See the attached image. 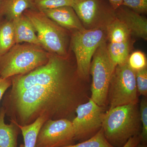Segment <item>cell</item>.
<instances>
[{"label":"cell","mask_w":147,"mask_h":147,"mask_svg":"<svg viewBox=\"0 0 147 147\" xmlns=\"http://www.w3.org/2000/svg\"><path fill=\"white\" fill-rule=\"evenodd\" d=\"M141 142L140 135L134 136L129 139L128 141L123 147H135Z\"/></svg>","instance_id":"obj_28"},{"label":"cell","mask_w":147,"mask_h":147,"mask_svg":"<svg viewBox=\"0 0 147 147\" xmlns=\"http://www.w3.org/2000/svg\"><path fill=\"white\" fill-rule=\"evenodd\" d=\"M135 71L127 64L116 66L108 90L109 109L117 106L139 102Z\"/></svg>","instance_id":"obj_8"},{"label":"cell","mask_w":147,"mask_h":147,"mask_svg":"<svg viewBox=\"0 0 147 147\" xmlns=\"http://www.w3.org/2000/svg\"><path fill=\"white\" fill-rule=\"evenodd\" d=\"M138 103L117 106L106 111L102 128L105 139L113 146L123 147L130 138L141 134Z\"/></svg>","instance_id":"obj_2"},{"label":"cell","mask_w":147,"mask_h":147,"mask_svg":"<svg viewBox=\"0 0 147 147\" xmlns=\"http://www.w3.org/2000/svg\"><path fill=\"white\" fill-rule=\"evenodd\" d=\"M75 143L71 121L48 119L40 129L35 147H63Z\"/></svg>","instance_id":"obj_11"},{"label":"cell","mask_w":147,"mask_h":147,"mask_svg":"<svg viewBox=\"0 0 147 147\" xmlns=\"http://www.w3.org/2000/svg\"><path fill=\"white\" fill-rule=\"evenodd\" d=\"M127 63L129 67L135 71L147 68L146 55L141 51H135L129 56Z\"/></svg>","instance_id":"obj_22"},{"label":"cell","mask_w":147,"mask_h":147,"mask_svg":"<svg viewBox=\"0 0 147 147\" xmlns=\"http://www.w3.org/2000/svg\"><path fill=\"white\" fill-rule=\"evenodd\" d=\"M24 13L32 24L42 48L51 54L68 57V35L65 29L40 11L28 9Z\"/></svg>","instance_id":"obj_5"},{"label":"cell","mask_w":147,"mask_h":147,"mask_svg":"<svg viewBox=\"0 0 147 147\" xmlns=\"http://www.w3.org/2000/svg\"><path fill=\"white\" fill-rule=\"evenodd\" d=\"M35 8L34 0H0V18L12 21L26 10Z\"/></svg>","instance_id":"obj_15"},{"label":"cell","mask_w":147,"mask_h":147,"mask_svg":"<svg viewBox=\"0 0 147 147\" xmlns=\"http://www.w3.org/2000/svg\"><path fill=\"white\" fill-rule=\"evenodd\" d=\"M88 82L74 74L53 84L36 85L13 95L5 94L2 106L5 116L27 125L42 115L49 119H69L76 108L90 97Z\"/></svg>","instance_id":"obj_1"},{"label":"cell","mask_w":147,"mask_h":147,"mask_svg":"<svg viewBox=\"0 0 147 147\" xmlns=\"http://www.w3.org/2000/svg\"><path fill=\"white\" fill-rule=\"evenodd\" d=\"M40 11L63 28L72 32L85 29L71 6H66Z\"/></svg>","instance_id":"obj_13"},{"label":"cell","mask_w":147,"mask_h":147,"mask_svg":"<svg viewBox=\"0 0 147 147\" xmlns=\"http://www.w3.org/2000/svg\"><path fill=\"white\" fill-rule=\"evenodd\" d=\"M16 44L12 21H0V57L4 55Z\"/></svg>","instance_id":"obj_19"},{"label":"cell","mask_w":147,"mask_h":147,"mask_svg":"<svg viewBox=\"0 0 147 147\" xmlns=\"http://www.w3.org/2000/svg\"><path fill=\"white\" fill-rule=\"evenodd\" d=\"M140 120L142 123V128L140 136L141 143H147V98L143 96L141 99L139 105Z\"/></svg>","instance_id":"obj_24"},{"label":"cell","mask_w":147,"mask_h":147,"mask_svg":"<svg viewBox=\"0 0 147 147\" xmlns=\"http://www.w3.org/2000/svg\"><path fill=\"white\" fill-rule=\"evenodd\" d=\"M108 54L116 66L127 62L130 50V40L121 43H107Z\"/></svg>","instance_id":"obj_20"},{"label":"cell","mask_w":147,"mask_h":147,"mask_svg":"<svg viewBox=\"0 0 147 147\" xmlns=\"http://www.w3.org/2000/svg\"><path fill=\"white\" fill-rule=\"evenodd\" d=\"M41 46L15 44L0 57V77L8 79L29 73L47 62L49 53Z\"/></svg>","instance_id":"obj_4"},{"label":"cell","mask_w":147,"mask_h":147,"mask_svg":"<svg viewBox=\"0 0 147 147\" xmlns=\"http://www.w3.org/2000/svg\"><path fill=\"white\" fill-rule=\"evenodd\" d=\"M135 147H147V144H143L140 142Z\"/></svg>","instance_id":"obj_30"},{"label":"cell","mask_w":147,"mask_h":147,"mask_svg":"<svg viewBox=\"0 0 147 147\" xmlns=\"http://www.w3.org/2000/svg\"><path fill=\"white\" fill-rule=\"evenodd\" d=\"M122 5L140 14L147 13V0H123Z\"/></svg>","instance_id":"obj_26"},{"label":"cell","mask_w":147,"mask_h":147,"mask_svg":"<svg viewBox=\"0 0 147 147\" xmlns=\"http://www.w3.org/2000/svg\"><path fill=\"white\" fill-rule=\"evenodd\" d=\"M35 8L38 11L53 9L72 5V0H34Z\"/></svg>","instance_id":"obj_23"},{"label":"cell","mask_w":147,"mask_h":147,"mask_svg":"<svg viewBox=\"0 0 147 147\" xmlns=\"http://www.w3.org/2000/svg\"><path fill=\"white\" fill-rule=\"evenodd\" d=\"M115 12L116 17L126 26L131 35L147 40V19L145 16L122 5Z\"/></svg>","instance_id":"obj_12"},{"label":"cell","mask_w":147,"mask_h":147,"mask_svg":"<svg viewBox=\"0 0 147 147\" xmlns=\"http://www.w3.org/2000/svg\"><path fill=\"white\" fill-rule=\"evenodd\" d=\"M115 67L108 54L107 41H105L95 52L90 70L92 76L90 87V98L98 105L103 108L108 104V90Z\"/></svg>","instance_id":"obj_7"},{"label":"cell","mask_w":147,"mask_h":147,"mask_svg":"<svg viewBox=\"0 0 147 147\" xmlns=\"http://www.w3.org/2000/svg\"><path fill=\"white\" fill-rule=\"evenodd\" d=\"M107 41L106 29L97 28L72 31L71 50L75 55L79 76L89 83L90 70L93 56L98 47Z\"/></svg>","instance_id":"obj_6"},{"label":"cell","mask_w":147,"mask_h":147,"mask_svg":"<svg viewBox=\"0 0 147 147\" xmlns=\"http://www.w3.org/2000/svg\"><path fill=\"white\" fill-rule=\"evenodd\" d=\"M11 78L3 79L0 77V102L6 91L11 86Z\"/></svg>","instance_id":"obj_27"},{"label":"cell","mask_w":147,"mask_h":147,"mask_svg":"<svg viewBox=\"0 0 147 147\" xmlns=\"http://www.w3.org/2000/svg\"><path fill=\"white\" fill-rule=\"evenodd\" d=\"M5 117V111L1 107L0 108V147H18L20 129L11 121L9 124L6 123Z\"/></svg>","instance_id":"obj_16"},{"label":"cell","mask_w":147,"mask_h":147,"mask_svg":"<svg viewBox=\"0 0 147 147\" xmlns=\"http://www.w3.org/2000/svg\"><path fill=\"white\" fill-rule=\"evenodd\" d=\"M67 58L50 53L44 65L26 74L11 77V89L6 94L13 95L33 86L53 84L78 73L76 64H72Z\"/></svg>","instance_id":"obj_3"},{"label":"cell","mask_w":147,"mask_h":147,"mask_svg":"<svg viewBox=\"0 0 147 147\" xmlns=\"http://www.w3.org/2000/svg\"><path fill=\"white\" fill-rule=\"evenodd\" d=\"M47 120V116H41L32 123L25 125H20L13 121H10L13 122L20 129L24 138V147H35L40 129Z\"/></svg>","instance_id":"obj_17"},{"label":"cell","mask_w":147,"mask_h":147,"mask_svg":"<svg viewBox=\"0 0 147 147\" xmlns=\"http://www.w3.org/2000/svg\"><path fill=\"white\" fill-rule=\"evenodd\" d=\"M137 92L143 96H147V68L135 71Z\"/></svg>","instance_id":"obj_25"},{"label":"cell","mask_w":147,"mask_h":147,"mask_svg":"<svg viewBox=\"0 0 147 147\" xmlns=\"http://www.w3.org/2000/svg\"><path fill=\"white\" fill-rule=\"evenodd\" d=\"M63 147H114L105 139L102 128L93 137L77 144Z\"/></svg>","instance_id":"obj_21"},{"label":"cell","mask_w":147,"mask_h":147,"mask_svg":"<svg viewBox=\"0 0 147 147\" xmlns=\"http://www.w3.org/2000/svg\"><path fill=\"white\" fill-rule=\"evenodd\" d=\"M106 30L108 43H121L130 40L131 34L129 31L117 18L107 27Z\"/></svg>","instance_id":"obj_18"},{"label":"cell","mask_w":147,"mask_h":147,"mask_svg":"<svg viewBox=\"0 0 147 147\" xmlns=\"http://www.w3.org/2000/svg\"><path fill=\"white\" fill-rule=\"evenodd\" d=\"M115 10L122 5L123 0H108Z\"/></svg>","instance_id":"obj_29"},{"label":"cell","mask_w":147,"mask_h":147,"mask_svg":"<svg viewBox=\"0 0 147 147\" xmlns=\"http://www.w3.org/2000/svg\"><path fill=\"white\" fill-rule=\"evenodd\" d=\"M71 7L86 30L106 29L117 18L108 0H72Z\"/></svg>","instance_id":"obj_9"},{"label":"cell","mask_w":147,"mask_h":147,"mask_svg":"<svg viewBox=\"0 0 147 147\" xmlns=\"http://www.w3.org/2000/svg\"><path fill=\"white\" fill-rule=\"evenodd\" d=\"M106 113L105 108L98 105L90 97L79 105L76 116L71 121L75 142H84L93 137L102 127Z\"/></svg>","instance_id":"obj_10"},{"label":"cell","mask_w":147,"mask_h":147,"mask_svg":"<svg viewBox=\"0 0 147 147\" xmlns=\"http://www.w3.org/2000/svg\"><path fill=\"white\" fill-rule=\"evenodd\" d=\"M12 22L16 44L25 42L41 46L32 24L24 13Z\"/></svg>","instance_id":"obj_14"}]
</instances>
